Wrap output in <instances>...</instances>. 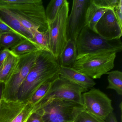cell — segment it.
Wrapping results in <instances>:
<instances>
[{
  "mask_svg": "<svg viewBox=\"0 0 122 122\" xmlns=\"http://www.w3.org/2000/svg\"><path fill=\"white\" fill-rule=\"evenodd\" d=\"M59 62L50 52L40 51L34 65L18 91L17 100L28 101L43 84L60 76Z\"/></svg>",
  "mask_w": 122,
  "mask_h": 122,
  "instance_id": "6da1fadb",
  "label": "cell"
},
{
  "mask_svg": "<svg viewBox=\"0 0 122 122\" xmlns=\"http://www.w3.org/2000/svg\"><path fill=\"white\" fill-rule=\"evenodd\" d=\"M0 5L5 7L12 13L32 35L36 30L45 32L48 29L45 10L42 0H35L33 2L25 4L0 3Z\"/></svg>",
  "mask_w": 122,
  "mask_h": 122,
  "instance_id": "7a4b0ae2",
  "label": "cell"
},
{
  "mask_svg": "<svg viewBox=\"0 0 122 122\" xmlns=\"http://www.w3.org/2000/svg\"><path fill=\"white\" fill-rule=\"evenodd\" d=\"M77 56L87 54L120 52L122 50L120 39L108 41L85 26L75 40Z\"/></svg>",
  "mask_w": 122,
  "mask_h": 122,
  "instance_id": "3957f363",
  "label": "cell"
},
{
  "mask_svg": "<svg viewBox=\"0 0 122 122\" xmlns=\"http://www.w3.org/2000/svg\"><path fill=\"white\" fill-rule=\"evenodd\" d=\"M115 53L87 54L77 57L71 67L92 79H100L114 67Z\"/></svg>",
  "mask_w": 122,
  "mask_h": 122,
  "instance_id": "277c9868",
  "label": "cell"
},
{
  "mask_svg": "<svg viewBox=\"0 0 122 122\" xmlns=\"http://www.w3.org/2000/svg\"><path fill=\"white\" fill-rule=\"evenodd\" d=\"M87 90L59 76L54 81L44 97L34 105L33 112L55 100H66L83 104L82 95Z\"/></svg>",
  "mask_w": 122,
  "mask_h": 122,
  "instance_id": "5b68a950",
  "label": "cell"
},
{
  "mask_svg": "<svg viewBox=\"0 0 122 122\" xmlns=\"http://www.w3.org/2000/svg\"><path fill=\"white\" fill-rule=\"evenodd\" d=\"M40 51L19 56V61L10 80L5 84L2 98L17 101L18 91L35 63Z\"/></svg>",
  "mask_w": 122,
  "mask_h": 122,
  "instance_id": "8992f818",
  "label": "cell"
},
{
  "mask_svg": "<svg viewBox=\"0 0 122 122\" xmlns=\"http://www.w3.org/2000/svg\"><path fill=\"white\" fill-rule=\"evenodd\" d=\"M69 11V3L66 0L55 19L48 24L49 48L51 53L58 61L67 41L66 28Z\"/></svg>",
  "mask_w": 122,
  "mask_h": 122,
  "instance_id": "52a82bcc",
  "label": "cell"
},
{
  "mask_svg": "<svg viewBox=\"0 0 122 122\" xmlns=\"http://www.w3.org/2000/svg\"><path fill=\"white\" fill-rule=\"evenodd\" d=\"M42 109L43 122H74L85 110L82 104L66 100L53 101Z\"/></svg>",
  "mask_w": 122,
  "mask_h": 122,
  "instance_id": "ba28073f",
  "label": "cell"
},
{
  "mask_svg": "<svg viewBox=\"0 0 122 122\" xmlns=\"http://www.w3.org/2000/svg\"><path fill=\"white\" fill-rule=\"evenodd\" d=\"M82 98L85 110L99 118L106 120L113 112L112 101L99 89L91 88L84 92Z\"/></svg>",
  "mask_w": 122,
  "mask_h": 122,
  "instance_id": "9c48e42d",
  "label": "cell"
},
{
  "mask_svg": "<svg viewBox=\"0 0 122 122\" xmlns=\"http://www.w3.org/2000/svg\"><path fill=\"white\" fill-rule=\"evenodd\" d=\"M91 0H74L71 13L67 20V40H76L83 28L86 26V11Z\"/></svg>",
  "mask_w": 122,
  "mask_h": 122,
  "instance_id": "30bf717a",
  "label": "cell"
},
{
  "mask_svg": "<svg viewBox=\"0 0 122 122\" xmlns=\"http://www.w3.org/2000/svg\"><path fill=\"white\" fill-rule=\"evenodd\" d=\"M96 33L108 41L120 39L122 27L118 22L114 10H108L95 26Z\"/></svg>",
  "mask_w": 122,
  "mask_h": 122,
  "instance_id": "8fae6325",
  "label": "cell"
},
{
  "mask_svg": "<svg viewBox=\"0 0 122 122\" xmlns=\"http://www.w3.org/2000/svg\"><path fill=\"white\" fill-rule=\"evenodd\" d=\"M59 76L87 90L96 85L92 79L71 67L60 66Z\"/></svg>",
  "mask_w": 122,
  "mask_h": 122,
  "instance_id": "7c38bea8",
  "label": "cell"
},
{
  "mask_svg": "<svg viewBox=\"0 0 122 122\" xmlns=\"http://www.w3.org/2000/svg\"><path fill=\"white\" fill-rule=\"evenodd\" d=\"M28 103V101H8L2 99L0 107V122H12Z\"/></svg>",
  "mask_w": 122,
  "mask_h": 122,
  "instance_id": "4fadbf2b",
  "label": "cell"
},
{
  "mask_svg": "<svg viewBox=\"0 0 122 122\" xmlns=\"http://www.w3.org/2000/svg\"><path fill=\"white\" fill-rule=\"evenodd\" d=\"M0 20L20 35L23 38L31 41L33 35L23 27L19 20L5 7L0 5Z\"/></svg>",
  "mask_w": 122,
  "mask_h": 122,
  "instance_id": "5bb4252c",
  "label": "cell"
},
{
  "mask_svg": "<svg viewBox=\"0 0 122 122\" xmlns=\"http://www.w3.org/2000/svg\"><path fill=\"white\" fill-rule=\"evenodd\" d=\"M77 56V47L75 40H68L59 57L58 62L60 66L71 67Z\"/></svg>",
  "mask_w": 122,
  "mask_h": 122,
  "instance_id": "9a60e30c",
  "label": "cell"
},
{
  "mask_svg": "<svg viewBox=\"0 0 122 122\" xmlns=\"http://www.w3.org/2000/svg\"><path fill=\"white\" fill-rule=\"evenodd\" d=\"M19 59V57L12 53L5 59L0 67V82L5 84L10 80L16 67Z\"/></svg>",
  "mask_w": 122,
  "mask_h": 122,
  "instance_id": "2e32d148",
  "label": "cell"
},
{
  "mask_svg": "<svg viewBox=\"0 0 122 122\" xmlns=\"http://www.w3.org/2000/svg\"><path fill=\"white\" fill-rule=\"evenodd\" d=\"M107 10L97 7L93 4L92 0H91L90 3L86 11V26L96 33V25Z\"/></svg>",
  "mask_w": 122,
  "mask_h": 122,
  "instance_id": "e0dca14e",
  "label": "cell"
},
{
  "mask_svg": "<svg viewBox=\"0 0 122 122\" xmlns=\"http://www.w3.org/2000/svg\"><path fill=\"white\" fill-rule=\"evenodd\" d=\"M10 51L13 54L19 57L40 50L36 45L32 41L24 39L15 46L11 48Z\"/></svg>",
  "mask_w": 122,
  "mask_h": 122,
  "instance_id": "ac0fdd59",
  "label": "cell"
},
{
  "mask_svg": "<svg viewBox=\"0 0 122 122\" xmlns=\"http://www.w3.org/2000/svg\"><path fill=\"white\" fill-rule=\"evenodd\" d=\"M24 39L16 33L8 32L3 33L0 35V48L2 50L11 48Z\"/></svg>",
  "mask_w": 122,
  "mask_h": 122,
  "instance_id": "d6986e66",
  "label": "cell"
},
{
  "mask_svg": "<svg viewBox=\"0 0 122 122\" xmlns=\"http://www.w3.org/2000/svg\"><path fill=\"white\" fill-rule=\"evenodd\" d=\"M107 89L114 90L119 95H122V72L118 70L108 72Z\"/></svg>",
  "mask_w": 122,
  "mask_h": 122,
  "instance_id": "ffe728a7",
  "label": "cell"
},
{
  "mask_svg": "<svg viewBox=\"0 0 122 122\" xmlns=\"http://www.w3.org/2000/svg\"><path fill=\"white\" fill-rule=\"evenodd\" d=\"M31 41L37 47L40 51H47L51 53L49 46V40L48 30L42 32L36 30L32 34Z\"/></svg>",
  "mask_w": 122,
  "mask_h": 122,
  "instance_id": "44dd1931",
  "label": "cell"
},
{
  "mask_svg": "<svg viewBox=\"0 0 122 122\" xmlns=\"http://www.w3.org/2000/svg\"><path fill=\"white\" fill-rule=\"evenodd\" d=\"M66 0H51L45 10L46 15L48 24L51 23L57 16Z\"/></svg>",
  "mask_w": 122,
  "mask_h": 122,
  "instance_id": "7402d4cb",
  "label": "cell"
},
{
  "mask_svg": "<svg viewBox=\"0 0 122 122\" xmlns=\"http://www.w3.org/2000/svg\"><path fill=\"white\" fill-rule=\"evenodd\" d=\"M53 81L46 83L40 87L28 100V103L35 105L39 102L48 91Z\"/></svg>",
  "mask_w": 122,
  "mask_h": 122,
  "instance_id": "603a6c76",
  "label": "cell"
},
{
  "mask_svg": "<svg viewBox=\"0 0 122 122\" xmlns=\"http://www.w3.org/2000/svg\"><path fill=\"white\" fill-rule=\"evenodd\" d=\"M74 122H106L86 111H83L77 116Z\"/></svg>",
  "mask_w": 122,
  "mask_h": 122,
  "instance_id": "cb8c5ba5",
  "label": "cell"
},
{
  "mask_svg": "<svg viewBox=\"0 0 122 122\" xmlns=\"http://www.w3.org/2000/svg\"><path fill=\"white\" fill-rule=\"evenodd\" d=\"M120 0H92L93 4L99 8L114 10Z\"/></svg>",
  "mask_w": 122,
  "mask_h": 122,
  "instance_id": "d4e9b609",
  "label": "cell"
},
{
  "mask_svg": "<svg viewBox=\"0 0 122 122\" xmlns=\"http://www.w3.org/2000/svg\"><path fill=\"white\" fill-rule=\"evenodd\" d=\"M34 105L29 103L12 122H25L34 110Z\"/></svg>",
  "mask_w": 122,
  "mask_h": 122,
  "instance_id": "484cf974",
  "label": "cell"
},
{
  "mask_svg": "<svg viewBox=\"0 0 122 122\" xmlns=\"http://www.w3.org/2000/svg\"><path fill=\"white\" fill-rule=\"evenodd\" d=\"M43 113V111L42 109L33 112L25 122H43L42 119Z\"/></svg>",
  "mask_w": 122,
  "mask_h": 122,
  "instance_id": "4316f807",
  "label": "cell"
},
{
  "mask_svg": "<svg viewBox=\"0 0 122 122\" xmlns=\"http://www.w3.org/2000/svg\"><path fill=\"white\" fill-rule=\"evenodd\" d=\"M114 13L116 17L122 27V0H120L119 3L116 8L114 10Z\"/></svg>",
  "mask_w": 122,
  "mask_h": 122,
  "instance_id": "83f0119b",
  "label": "cell"
},
{
  "mask_svg": "<svg viewBox=\"0 0 122 122\" xmlns=\"http://www.w3.org/2000/svg\"><path fill=\"white\" fill-rule=\"evenodd\" d=\"M8 32H13L18 33L3 21L0 20V35L3 33Z\"/></svg>",
  "mask_w": 122,
  "mask_h": 122,
  "instance_id": "f1b7e54d",
  "label": "cell"
},
{
  "mask_svg": "<svg viewBox=\"0 0 122 122\" xmlns=\"http://www.w3.org/2000/svg\"><path fill=\"white\" fill-rule=\"evenodd\" d=\"M11 53L10 49H3L0 51V67Z\"/></svg>",
  "mask_w": 122,
  "mask_h": 122,
  "instance_id": "f546056e",
  "label": "cell"
},
{
  "mask_svg": "<svg viewBox=\"0 0 122 122\" xmlns=\"http://www.w3.org/2000/svg\"><path fill=\"white\" fill-rule=\"evenodd\" d=\"M105 121L106 122H118L116 117L113 112L109 115Z\"/></svg>",
  "mask_w": 122,
  "mask_h": 122,
  "instance_id": "4dcf8cb0",
  "label": "cell"
},
{
  "mask_svg": "<svg viewBox=\"0 0 122 122\" xmlns=\"http://www.w3.org/2000/svg\"><path fill=\"white\" fill-rule=\"evenodd\" d=\"M5 86V83L0 82V107L1 100L2 98L3 95Z\"/></svg>",
  "mask_w": 122,
  "mask_h": 122,
  "instance_id": "1f68e13d",
  "label": "cell"
}]
</instances>
